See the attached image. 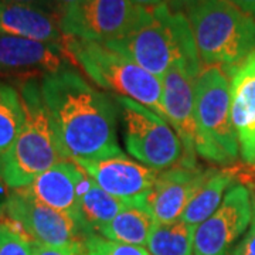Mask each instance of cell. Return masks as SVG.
<instances>
[{
  "label": "cell",
  "mask_w": 255,
  "mask_h": 255,
  "mask_svg": "<svg viewBox=\"0 0 255 255\" xmlns=\"http://www.w3.org/2000/svg\"><path fill=\"white\" fill-rule=\"evenodd\" d=\"M41 92L63 160H94L122 153L119 105L68 64L41 77Z\"/></svg>",
  "instance_id": "cell-1"
},
{
  "label": "cell",
  "mask_w": 255,
  "mask_h": 255,
  "mask_svg": "<svg viewBox=\"0 0 255 255\" xmlns=\"http://www.w3.org/2000/svg\"><path fill=\"white\" fill-rule=\"evenodd\" d=\"M173 0L146 7L140 23L128 36L105 46L127 55L146 71L162 78L174 67L197 77L201 61L187 14Z\"/></svg>",
  "instance_id": "cell-2"
},
{
  "label": "cell",
  "mask_w": 255,
  "mask_h": 255,
  "mask_svg": "<svg viewBox=\"0 0 255 255\" xmlns=\"http://www.w3.org/2000/svg\"><path fill=\"white\" fill-rule=\"evenodd\" d=\"M18 92L24 122L17 139L0 159V177L10 190L27 187L37 176L63 160L44 104L41 82L37 77H27L20 82Z\"/></svg>",
  "instance_id": "cell-3"
},
{
  "label": "cell",
  "mask_w": 255,
  "mask_h": 255,
  "mask_svg": "<svg viewBox=\"0 0 255 255\" xmlns=\"http://www.w3.org/2000/svg\"><path fill=\"white\" fill-rule=\"evenodd\" d=\"M201 67L230 71L255 50V18L228 0H199L187 6Z\"/></svg>",
  "instance_id": "cell-4"
},
{
  "label": "cell",
  "mask_w": 255,
  "mask_h": 255,
  "mask_svg": "<svg viewBox=\"0 0 255 255\" xmlns=\"http://www.w3.org/2000/svg\"><path fill=\"white\" fill-rule=\"evenodd\" d=\"M65 51L97 87L136 101L167 121L162 78L102 43L67 37Z\"/></svg>",
  "instance_id": "cell-5"
},
{
  "label": "cell",
  "mask_w": 255,
  "mask_h": 255,
  "mask_svg": "<svg viewBox=\"0 0 255 255\" xmlns=\"http://www.w3.org/2000/svg\"><path fill=\"white\" fill-rule=\"evenodd\" d=\"M197 155L217 166H231L240 157V146L231 118V92L227 71L204 67L194 82Z\"/></svg>",
  "instance_id": "cell-6"
},
{
  "label": "cell",
  "mask_w": 255,
  "mask_h": 255,
  "mask_svg": "<svg viewBox=\"0 0 255 255\" xmlns=\"http://www.w3.org/2000/svg\"><path fill=\"white\" fill-rule=\"evenodd\" d=\"M115 100L119 105L124 142L129 155L157 172L182 162V140L166 119L130 98L117 95Z\"/></svg>",
  "instance_id": "cell-7"
},
{
  "label": "cell",
  "mask_w": 255,
  "mask_h": 255,
  "mask_svg": "<svg viewBox=\"0 0 255 255\" xmlns=\"http://www.w3.org/2000/svg\"><path fill=\"white\" fill-rule=\"evenodd\" d=\"M4 214L7 221L18 227L33 243L41 246L68 248L82 253L88 233L78 219L34 200L21 190L7 194Z\"/></svg>",
  "instance_id": "cell-8"
},
{
  "label": "cell",
  "mask_w": 255,
  "mask_h": 255,
  "mask_svg": "<svg viewBox=\"0 0 255 255\" xmlns=\"http://www.w3.org/2000/svg\"><path fill=\"white\" fill-rule=\"evenodd\" d=\"M145 11L132 0H80L60 16V26L65 37L108 44L128 36Z\"/></svg>",
  "instance_id": "cell-9"
},
{
  "label": "cell",
  "mask_w": 255,
  "mask_h": 255,
  "mask_svg": "<svg viewBox=\"0 0 255 255\" xmlns=\"http://www.w3.org/2000/svg\"><path fill=\"white\" fill-rule=\"evenodd\" d=\"M253 220V196L244 184L233 186L220 207L194 231V255H231Z\"/></svg>",
  "instance_id": "cell-10"
},
{
  "label": "cell",
  "mask_w": 255,
  "mask_h": 255,
  "mask_svg": "<svg viewBox=\"0 0 255 255\" xmlns=\"http://www.w3.org/2000/svg\"><path fill=\"white\" fill-rule=\"evenodd\" d=\"M216 169H204L197 162L182 160L157 173L152 187L135 207L147 211L156 223H173L183 213Z\"/></svg>",
  "instance_id": "cell-11"
},
{
  "label": "cell",
  "mask_w": 255,
  "mask_h": 255,
  "mask_svg": "<svg viewBox=\"0 0 255 255\" xmlns=\"http://www.w3.org/2000/svg\"><path fill=\"white\" fill-rule=\"evenodd\" d=\"M101 189L127 204L136 206L157 177V170L119 155L77 162Z\"/></svg>",
  "instance_id": "cell-12"
},
{
  "label": "cell",
  "mask_w": 255,
  "mask_h": 255,
  "mask_svg": "<svg viewBox=\"0 0 255 255\" xmlns=\"http://www.w3.org/2000/svg\"><path fill=\"white\" fill-rule=\"evenodd\" d=\"M196 78L197 77L180 67H174L162 77L166 118L182 140L184 162H197L196 146L199 142V128L194 108Z\"/></svg>",
  "instance_id": "cell-13"
},
{
  "label": "cell",
  "mask_w": 255,
  "mask_h": 255,
  "mask_svg": "<svg viewBox=\"0 0 255 255\" xmlns=\"http://www.w3.org/2000/svg\"><path fill=\"white\" fill-rule=\"evenodd\" d=\"M71 61L65 48L0 33V74L27 77L58 71ZM73 63V61H71Z\"/></svg>",
  "instance_id": "cell-14"
},
{
  "label": "cell",
  "mask_w": 255,
  "mask_h": 255,
  "mask_svg": "<svg viewBox=\"0 0 255 255\" xmlns=\"http://www.w3.org/2000/svg\"><path fill=\"white\" fill-rule=\"evenodd\" d=\"M227 74L240 157L247 166L255 167V50Z\"/></svg>",
  "instance_id": "cell-15"
},
{
  "label": "cell",
  "mask_w": 255,
  "mask_h": 255,
  "mask_svg": "<svg viewBox=\"0 0 255 255\" xmlns=\"http://www.w3.org/2000/svg\"><path fill=\"white\" fill-rule=\"evenodd\" d=\"M87 173L74 160H60L20 190L51 209L77 217L78 194Z\"/></svg>",
  "instance_id": "cell-16"
},
{
  "label": "cell",
  "mask_w": 255,
  "mask_h": 255,
  "mask_svg": "<svg viewBox=\"0 0 255 255\" xmlns=\"http://www.w3.org/2000/svg\"><path fill=\"white\" fill-rule=\"evenodd\" d=\"M0 33L24 37L65 48L60 17L36 6L7 3L0 0Z\"/></svg>",
  "instance_id": "cell-17"
},
{
  "label": "cell",
  "mask_w": 255,
  "mask_h": 255,
  "mask_svg": "<svg viewBox=\"0 0 255 255\" xmlns=\"http://www.w3.org/2000/svg\"><path fill=\"white\" fill-rule=\"evenodd\" d=\"M127 206L130 204H127L125 201L119 200L104 189H101L87 174L80 187L77 219L88 233L100 234L101 230L114 217H117V214H119Z\"/></svg>",
  "instance_id": "cell-18"
},
{
  "label": "cell",
  "mask_w": 255,
  "mask_h": 255,
  "mask_svg": "<svg viewBox=\"0 0 255 255\" xmlns=\"http://www.w3.org/2000/svg\"><path fill=\"white\" fill-rule=\"evenodd\" d=\"M237 172L227 170H214L213 174L201 186L196 196L191 199L189 206L183 213L182 219L193 227L200 226L203 221L219 209L220 204L227 194L228 187L236 180Z\"/></svg>",
  "instance_id": "cell-19"
},
{
  "label": "cell",
  "mask_w": 255,
  "mask_h": 255,
  "mask_svg": "<svg viewBox=\"0 0 255 255\" xmlns=\"http://www.w3.org/2000/svg\"><path fill=\"white\" fill-rule=\"evenodd\" d=\"M155 223L153 217L145 210L127 206L101 230L100 234L111 241L143 247L146 246Z\"/></svg>",
  "instance_id": "cell-20"
},
{
  "label": "cell",
  "mask_w": 255,
  "mask_h": 255,
  "mask_svg": "<svg viewBox=\"0 0 255 255\" xmlns=\"http://www.w3.org/2000/svg\"><path fill=\"white\" fill-rule=\"evenodd\" d=\"M196 227L183 219L173 223H155L146 241L150 255H193Z\"/></svg>",
  "instance_id": "cell-21"
},
{
  "label": "cell",
  "mask_w": 255,
  "mask_h": 255,
  "mask_svg": "<svg viewBox=\"0 0 255 255\" xmlns=\"http://www.w3.org/2000/svg\"><path fill=\"white\" fill-rule=\"evenodd\" d=\"M24 122L23 102L17 88L0 80V159L6 155Z\"/></svg>",
  "instance_id": "cell-22"
},
{
  "label": "cell",
  "mask_w": 255,
  "mask_h": 255,
  "mask_svg": "<svg viewBox=\"0 0 255 255\" xmlns=\"http://www.w3.org/2000/svg\"><path fill=\"white\" fill-rule=\"evenodd\" d=\"M81 255H150L145 247L111 241L94 233L85 240Z\"/></svg>",
  "instance_id": "cell-23"
},
{
  "label": "cell",
  "mask_w": 255,
  "mask_h": 255,
  "mask_svg": "<svg viewBox=\"0 0 255 255\" xmlns=\"http://www.w3.org/2000/svg\"><path fill=\"white\" fill-rule=\"evenodd\" d=\"M0 255H33V241L10 221H1Z\"/></svg>",
  "instance_id": "cell-24"
},
{
  "label": "cell",
  "mask_w": 255,
  "mask_h": 255,
  "mask_svg": "<svg viewBox=\"0 0 255 255\" xmlns=\"http://www.w3.org/2000/svg\"><path fill=\"white\" fill-rule=\"evenodd\" d=\"M253 196V220L243 238L233 248L231 255H255V191L251 190Z\"/></svg>",
  "instance_id": "cell-25"
},
{
  "label": "cell",
  "mask_w": 255,
  "mask_h": 255,
  "mask_svg": "<svg viewBox=\"0 0 255 255\" xmlns=\"http://www.w3.org/2000/svg\"><path fill=\"white\" fill-rule=\"evenodd\" d=\"M82 253L68 248H57V247L41 246L33 243V255H81Z\"/></svg>",
  "instance_id": "cell-26"
},
{
  "label": "cell",
  "mask_w": 255,
  "mask_h": 255,
  "mask_svg": "<svg viewBox=\"0 0 255 255\" xmlns=\"http://www.w3.org/2000/svg\"><path fill=\"white\" fill-rule=\"evenodd\" d=\"M1 1H7V3H17V4H27V6H36L40 9H44L47 11H51L60 17L58 7L55 0H1Z\"/></svg>",
  "instance_id": "cell-27"
},
{
  "label": "cell",
  "mask_w": 255,
  "mask_h": 255,
  "mask_svg": "<svg viewBox=\"0 0 255 255\" xmlns=\"http://www.w3.org/2000/svg\"><path fill=\"white\" fill-rule=\"evenodd\" d=\"M228 1H231L233 4H236L243 11H246L255 18V0H228Z\"/></svg>",
  "instance_id": "cell-28"
},
{
  "label": "cell",
  "mask_w": 255,
  "mask_h": 255,
  "mask_svg": "<svg viewBox=\"0 0 255 255\" xmlns=\"http://www.w3.org/2000/svg\"><path fill=\"white\" fill-rule=\"evenodd\" d=\"M80 0H55L57 3V7H58V13L60 16L63 14L64 11H67L68 9H71L74 4H77Z\"/></svg>",
  "instance_id": "cell-29"
},
{
  "label": "cell",
  "mask_w": 255,
  "mask_h": 255,
  "mask_svg": "<svg viewBox=\"0 0 255 255\" xmlns=\"http://www.w3.org/2000/svg\"><path fill=\"white\" fill-rule=\"evenodd\" d=\"M132 1L140 7H155L157 4H162L167 0H132Z\"/></svg>",
  "instance_id": "cell-30"
},
{
  "label": "cell",
  "mask_w": 255,
  "mask_h": 255,
  "mask_svg": "<svg viewBox=\"0 0 255 255\" xmlns=\"http://www.w3.org/2000/svg\"><path fill=\"white\" fill-rule=\"evenodd\" d=\"M4 183L1 180V177H0V217L4 214V206H6V199H7V194H6V191H4Z\"/></svg>",
  "instance_id": "cell-31"
},
{
  "label": "cell",
  "mask_w": 255,
  "mask_h": 255,
  "mask_svg": "<svg viewBox=\"0 0 255 255\" xmlns=\"http://www.w3.org/2000/svg\"><path fill=\"white\" fill-rule=\"evenodd\" d=\"M176 1H177L180 6H183V4H184V6L187 7V6H190V4L196 3V1H199V0H176Z\"/></svg>",
  "instance_id": "cell-32"
},
{
  "label": "cell",
  "mask_w": 255,
  "mask_h": 255,
  "mask_svg": "<svg viewBox=\"0 0 255 255\" xmlns=\"http://www.w3.org/2000/svg\"><path fill=\"white\" fill-rule=\"evenodd\" d=\"M254 191H255V190H254Z\"/></svg>",
  "instance_id": "cell-33"
}]
</instances>
